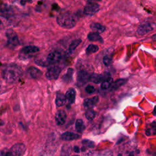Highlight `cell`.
I'll return each mask as SVG.
<instances>
[{
    "instance_id": "603a6c76",
    "label": "cell",
    "mask_w": 156,
    "mask_h": 156,
    "mask_svg": "<svg viewBox=\"0 0 156 156\" xmlns=\"http://www.w3.org/2000/svg\"><path fill=\"white\" fill-rule=\"evenodd\" d=\"M81 42L82 40L81 39H76V40L72 41L68 48V53L72 54L76 49V48L80 45Z\"/></svg>"
},
{
    "instance_id": "4316f807",
    "label": "cell",
    "mask_w": 156,
    "mask_h": 156,
    "mask_svg": "<svg viewBox=\"0 0 156 156\" xmlns=\"http://www.w3.org/2000/svg\"><path fill=\"white\" fill-rule=\"evenodd\" d=\"M98 49H99V47L98 46V45L91 44V45L88 46V47L87 48V49L85 50V52H86L87 54L89 55V54H91L92 53H96V51H98Z\"/></svg>"
},
{
    "instance_id": "5b68a950",
    "label": "cell",
    "mask_w": 156,
    "mask_h": 156,
    "mask_svg": "<svg viewBox=\"0 0 156 156\" xmlns=\"http://www.w3.org/2000/svg\"><path fill=\"white\" fill-rule=\"evenodd\" d=\"M99 5L93 2H88L84 9V13L86 15L92 16L99 10Z\"/></svg>"
},
{
    "instance_id": "8d00e7d4",
    "label": "cell",
    "mask_w": 156,
    "mask_h": 156,
    "mask_svg": "<svg viewBox=\"0 0 156 156\" xmlns=\"http://www.w3.org/2000/svg\"><path fill=\"white\" fill-rule=\"evenodd\" d=\"M127 156H134V152H131V153H130Z\"/></svg>"
},
{
    "instance_id": "d590c367",
    "label": "cell",
    "mask_w": 156,
    "mask_h": 156,
    "mask_svg": "<svg viewBox=\"0 0 156 156\" xmlns=\"http://www.w3.org/2000/svg\"><path fill=\"white\" fill-rule=\"evenodd\" d=\"M153 113L156 116V106H155V107H154V111H153Z\"/></svg>"
},
{
    "instance_id": "d6986e66",
    "label": "cell",
    "mask_w": 156,
    "mask_h": 156,
    "mask_svg": "<svg viewBox=\"0 0 156 156\" xmlns=\"http://www.w3.org/2000/svg\"><path fill=\"white\" fill-rule=\"evenodd\" d=\"M66 96L62 93H58L56 99V104L57 107H62L66 103Z\"/></svg>"
},
{
    "instance_id": "5bb4252c",
    "label": "cell",
    "mask_w": 156,
    "mask_h": 156,
    "mask_svg": "<svg viewBox=\"0 0 156 156\" xmlns=\"http://www.w3.org/2000/svg\"><path fill=\"white\" fill-rule=\"evenodd\" d=\"M67 101L68 102L69 104H72L75 101L76 98V92L75 90L73 88H69L65 94Z\"/></svg>"
},
{
    "instance_id": "ab89813d",
    "label": "cell",
    "mask_w": 156,
    "mask_h": 156,
    "mask_svg": "<svg viewBox=\"0 0 156 156\" xmlns=\"http://www.w3.org/2000/svg\"><path fill=\"white\" fill-rule=\"evenodd\" d=\"M73 156H79V155H73Z\"/></svg>"
},
{
    "instance_id": "f546056e",
    "label": "cell",
    "mask_w": 156,
    "mask_h": 156,
    "mask_svg": "<svg viewBox=\"0 0 156 156\" xmlns=\"http://www.w3.org/2000/svg\"><path fill=\"white\" fill-rule=\"evenodd\" d=\"M112 59L109 56H106L103 57V63L106 66H109L112 63Z\"/></svg>"
},
{
    "instance_id": "ffe728a7",
    "label": "cell",
    "mask_w": 156,
    "mask_h": 156,
    "mask_svg": "<svg viewBox=\"0 0 156 156\" xmlns=\"http://www.w3.org/2000/svg\"><path fill=\"white\" fill-rule=\"evenodd\" d=\"M88 156H113V153L110 150H103L101 151L91 152Z\"/></svg>"
},
{
    "instance_id": "52a82bcc",
    "label": "cell",
    "mask_w": 156,
    "mask_h": 156,
    "mask_svg": "<svg viewBox=\"0 0 156 156\" xmlns=\"http://www.w3.org/2000/svg\"><path fill=\"white\" fill-rule=\"evenodd\" d=\"M90 76L89 74L87 71L81 70L79 71L77 73V84L79 86H82L85 84L88 81H90Z\"/></svg>"
},
{
    "instance_id": "f35d334b",
    "label": "cell",
    "mask_w": 156,
    "mask_h": 156,
    "mask_svg": "<svg viewBox=\"0 0 156 156\" xmlns=\"http://www.w3.org/2000/svg\"><path fill=\"white\" fill-rule=\"evenodd\" d=\"M118 156H122L121 154H118Z\"/></svg>"
},
{
    "instance_id": "277c9868",
    "label": "cell",
    "mask_w": 156,
    "mask_h": 156,
    "mask_svg": "<svg viewBox=\"0 0 156 156\" xmlns=\"http://www.w3.org/2000/svg\"><path fill=\"white\" fill-rule=\"evenodd\" d=\"M7 37L6 46L9 48H15L20 45V41L17 34L12 29H8L6 32Z\"/></svg>"
},
{
    "instance_id": "7402d4cb",
    "label": "cell",
    "mask_w": 156,
    "mask_h": 156,
    "mask_svg": "<svg viewBox=\"0 0 156 156\" xmlns=\"http://www.w3.org/2000/svg\"><path fill=\"white\" fill-rule=\"evenodd\" d=\"M90 28L93 31L97 32L98 33H102L103 32H104L106 30V28L104 26L101 25L99 23H92L90 25Z\"/></svg>"
},
{
    "instance_id": "ac0fdd59",
    "label": "cell",
    "mask_w": 156,
    "mask_h": 156,
    "mask_svg": "<svg viewBox=\"0 0 156 156\" xmlns=\"http://www.w3.org/2000/svg\"><path fill=\"white\" fill-rule=\"evenodd\" d=\"M104 81V76H103L102 74L95 73L90 74V81L91 82H93L95 84H99Z\"/></svg>"
},
{
    "instance_id": "7a4b0ae2",
    "label": "cell",
    "mask_w": 156,
    "mask_h": 156,
    "mask_svg": "<svg viewBox=\"0 0 156 156\" xmlns=\"http://www.w3.org/2000/svg\"><path fill=\"white\" fill-rule=\"evenodd\" d=\"M57 23L60 27L70 29L75 26L76 20L70 12H64L57 17Z\"/></svg>"
},
{
    "instance_id": "83f0119b",
    "label": "cell",
    "mask_w": 156,
    "mask_h": 156,
    "mask_svg": "<svg viewBox=\"0 0 156 156\" xmlns=\"http://www.w3.org/2000/svg\"><path fill=\"white\" fill-rule=\"evenodd\" d=\"M73 74V70L72 68H69L67 70V73L65 74L63 77V79L65 82H70L72 79V76Z\"/></svg>"
},
{
    "instance_id": "8fae6325",
    "label": "cell",
    "mask_w": 156,
    "mask_h": 156,
    "mask_svg": "<svg viewBox=\"0 0 156 156\" xmlns=\"http://www.w3.org/2000/svg\"><path fill=\"white\" fill-rule=\"evenodd\" d=\"M67 114L63 110H59L55 116L56 122L57 125L61 126L63 125L66 121Z\"/></svg>"
},
{
    "instance_id": "cb8c5ba5",
    "label": "cell",
    "mask_w": 156,
    "mask_h": 156,
    "mask_svg": "<svg viewBox=\"0 0 156 156\" xmlns=\"http://www.w3.org/2000/svg\"><path fill=\"white\" fill-rule=\"evenodd\" d=\"M75 128L78 132H79V133L83 132V131H84V129L85 128V126L84 123V121L81 119L77 120L76 122V124H75Z\"/></svg>"
},
{
    "instance_id": "f1b7e54d",
    "label": "cell",
    "mask_w": 156,
    "mask_h": 156,
    "mask_svg": "<svg viewBox=\"0 0 156 156\" xmlns=\"http://www.w3.org/2000/svg\"><path fill=\"white\" fill-rule=\"evenodd\" d=\"M85 117L88 120H93L96 116V112L93 110H88L85 112Z\"/></svg>"
},
{
    "instance_id": "4fadbf2b",
    "label": "cell",
    "mask_w": 156,
    "mask_h": 156,
    "mask_svg": "<svg viewBox=\"0 0 156 156\" xmlns=\"http://www.w3.org/2000/svg\"><path fill=\"white\" fill-rule=\"evenodd\" d=\"M88 39L91 42H98L100 43H103V38L99 35V33L97 32H90L87 35Z\"/></svg>"
},
{
    "instance_id": "6da1fadb",
    "label": "cell",
    "mask_w": 156,
    "mask_h": 156,
    "mask_svg": "<svg viewBox=\"0 0 156 156\" xmlns=\"http://www.w3.org/2000/svg\"><path fill=\"white\" fill-rule=\"evenodd\" d=\"M2 77L8 83H14L22 75V70L16 64H10L4 67L2 71Z\"/></svg>"
},
{
    "instance_id": "836d02e7",
    "label": "cell",
    "mask_w": 156,
    "mask_h": 156,
    "mask_svg": "<svg viewBox=\"0 0 156 156\" xmlns=\"http://www.w3.org/2000/svg\"><path fill=\"white\" fill-rule=\"evenodd\" d=\"M31 3L32 2V0H21L20 1V4L22 5V6H24L26 4V3Z\"/></svg>"
},
{
    "instance_id": "3957f363",
    "label": "cell",
    "mask_w": 156,
    "mask_h": 156,
    "mask_svg": "<svg viewBox=\"0 0 156 156\" xmlns=\"http://www.w3.org/2000/svg\"><path fill=\"white\" fill-rule=\"evenodd\" d=\"M62 59V54L59 51H53L49 53L46 57L45 60H36L35 62L37 64L40 65L41 66H48L49 65L54 64L59 62Z\"/></svg>"
},
{
    "instance_id": "ba28073f",
    "label": "cell",
    "mask_w": 156,
    "mask_h": 156,
    "mask_svg": "<svg viewBox=\"0 0 156 156\" xmlns=\"http://www.w3.org/2000/svg\"><path fill=\"white\" fill-rule=\"evenodd\" d=\"M25 149L26 147L22 143H17L13 145L10 151L12 156H21L25 151Z\"/></svg>"
},
{
    "instance_id": "d6a6232c",
    "label": "cell",
    "mask_w": 156,
    "mask_h": 156,
    "mask_svg": "<svg viewBox=\"0 0 156 156\" xmlns=\"http://www.w3.org/2000/svg\"><path fill=\"white\" fill-rule=\"evenodd\" d=\"M1 156H12L10 151H8L6 149H4L1 152Z\"/></svg>"
},
{
    "instance_id": "1f68e13d",
    "label": "cell",
    "mask_w": 156,
    "mask_h": 156,
    "mask_svg": "<svg viewBox=\"0 0 156 156\" xmlns=\"http://www.w3.org/2000/svg\"><path fill=\"white\" fill-rule=\"evenodd\" d=\"M82 143L84 145H86L87 146H88V148H94L95 147V145H94V143L91 141H89V140H84L82 141Z\"/></svg>"
},
{
    "instance_id": "e0dca14e",
    "label": "cell",
    "mask_w": 156,
    "mask_h": 156,
    "mask_svg": "<svg viewBox=\"0 0 156 156\" xmlns=\"http://www.w3.org/2000/svg\"><path fill=\"white\" fill-rule=\"evenodd\" d=\"M13 14H14V10L12 9L10 6H4V7L1 9V16L4 18H9L11 17Z\"/></svg>"
},
{
    "instance_id": "7c38bea8",
    "label": "cell",
    "mask_w": 156,
    "mask_h": 156,
    "mask_svg": "<svg viewBox=\"0 0 156 156\" xmlns=\"http://www.w3.org/2000/svg\"><path fill=\"white\" fill-rule=\"evenodd\" d=\"M98 101H99V97L97 96L86 99L84 102V106L85 109H91L96 104V103L98 102Z\"/></svg>"
},
{
    "instance_id": "44dd1931",
    "label": "cell",
    "mask_w": 156,
    "mask_h": 156,
    "mask_svg": "<svg viewBox=\"0 0 156 156\" xmlns=\"http://www.w3.org/2000/svg\"><path fill=\"white\" fill-rule=\"evenodd\" d=\"M127 82V79H120L116 80L115 82L112 83L110 87V90H115L116 89L119 88L120 87L125 84Z\"/></svg>"
},
{
    "instance_id": "484cf974",
    "label": "cell",
    "mask_w": 156,
    "mask_h": 156,
    "mask_svg": "<svg viewBox=\"0 0 156 156\" xmlns=\"http://www.w3.org/2000/svg\"><path fill=\"white\" fill-rule=\"evenodd\" d=\"M71 152V148L68 145H64L61 150V156H68Z\"/></svg>"
},
{
    "instance_id": "74e56055",
    "label": "cell",
    "mask_w": 156,
    "mask_h": 156,
    "mask_svg": "<svg viewBox=\"0 0 156 156\" xmlns=\"http://www.w3.org/2000/svg\"><path fill=\"white\" fill-rule=\"evenodd\" d=\"M93 1H100V0H88V2H93Z\"/></svg>"
},
{
    "instance_id": "4dcf8cb0",
    "label": "cell",
    "mask_w": 156,
    "mask_h": 156,
    "mask_svg": "<svg viewBox=\"0 0 156 156\" xmlns=\"http://www.w3.org/2000/svg\"><path fill=\"white\" fill-rule=\"evenodd\" d=\"M85 92L88 94H92L95 92V88L92 85H88L85 88Z\"/></svg>"
},
{
    "instance_id": "d4e9b609",
    "label": "cell",
    "mask_w": 156,
    "mask_h": 156,
    "mask_svg": "<svg viewBox=\"0 0 156 156\" xmlns=\"http://www.w3.org/2000/svg\"><path fill=\"white\" fill-rule=\"evenodd\" d=\"M113 83V79L112 77H108L107 79L102 82L101 87L102 90H107L109 88Z\"/></svg>"
},
{
    "instance_id": "9a60e30c",
    "label": "cell",
    "mask_w": 156,
    "mask_h": 156,
    "mask_svg": "<svg viewBox=\"0 0 156 156\" xmlns=\"http://www.w3.org/2000/svg\"><path fill=\"white\" fill-rule=\"evenodd\" d=\"M80 137V135H79L77 134L71 132H65L62 134L61 138L62 140L65 141H70L76 140L78 138Z\"/></svg>"
},
{
    "instance_id": "8992f818",
    "label": "cell",
    "mask_w": 156,
    "mask_h": 156,
    "mask_svg": "<svg viewBox=\"0 0 156 156\" xmlns=\"http://www.w3.org/2000/svg\"><path fill=\"white\" fill-rule=\"evenodd\" d=\"M60 72L61 69L60 67L57 66L52 67L47 70L46 73V77L49 80H55L57 79Z\"/></svg>"
},
{
    "instance_id": "30bf717a",
    "label": "cell",
    "mask_w": 156,
    "mask_h": 156,
    "mask_svg": "<svg viewBox=\"0 0 156 156\" xmlns=\"http://www.w3.org/2000/svg\"><path fill=\"white\" fill-rule=\"evenodd\" d=\"M152 30V28L149 23H144L139 26L137 31V33L138 35H143Z\"/></svg>"
},
{
    "instance_id": "9c48e42d",
    "label": "cell",
    "mask_w": 156,
    "mask_h": 156,
    "mask_svg": "<svg viewBox=\"0 0 156 156\" xmlns=\"http://www.w3.org/2000/svg\"><path fill=\"white\" fill-rule=\"evenodd\" d=\"M40 51V49L35 46H27L23 48L20 51V56L24 57V56H29L37 53Z\"/></svg>"
},
{
    "instance_id": "e575fe53",
    "label": "cell",
    "mask_w": 156,
    "mask_h": 156,
    "mask_svg": "<svg viewBox=\"0 0 156 156\" xmlns=\"http://www.w3.org/2000/svg\"><path fill=\"white\" fill-rule=\"evenodd\" d=\"M73 150H74V151L75 152H77V153H79V152H80V149H79V148H78L77 146H74Z\"/></svg>"
},
{
    "instance_id": "2e32d148",
    "label": "cell",
    "mask_w": 156,
    "mask_h": 156,
    "mask_svg": "<svg viewBox=\"0 0 156 156\" xmlns=\"http://www.w3.org/2000/svg\"><path fill=\"white\" fill-rule=\"evenodd\" d=\"M28 73L33 79H38L42 76V72L34 67H31L28 69Z\"/></svg>"
}]
</instances>
